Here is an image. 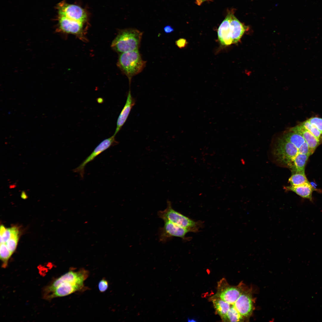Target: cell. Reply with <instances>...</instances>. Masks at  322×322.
I'll list each match as a JSON object with an SVG mask.
<instances>
[{"label": "cell", "instance_id": "1", "mask_svg": "<svg viewBox=\"0 0 322 322\" xmlns=\"http://www.w3.org/2000/svg\"><path fill=\"white\" fill-rule=\"evenodd\" d=\"M143 32L134 28L121 30L113 41L111 46L120 53L138 50Z\"/></svg>", "mask_w": 322, "mask_h": 322}, {"label": "cell", "instance_id": "2", "mask_svg": "<svg viewBox=\"0 0 322 322\" xmlns=\"http://www.w3.org/2000/svg\"><path fill=\"white\" fill-rule=\"evenodd\" d=\"M146 61L143 60L138 50L120 53L117 65L128 77L129 84L132 77L141 72L145 67Z\"/></svg>", "mask_w": 322, "mask_h": 322}, {"label": "cell", "instance_id": "3", "mask_svg": "<svg viewBox=\"0 0 322 322\" xmlns=\"http://www.w3.org/2000/svg\"><path fill=\"white\" fill-rule=\"evenodd\" d=\"M157 215L164 221L170 222L181 227L193 231L196 230L197 222L174 209L171 203L167 201V206L163 210L158 212Z\"/></svg>", "mask_w": 322, "mask_h": 322}, {"label": "cell", "instance_id": "4", "mask_svg": "<svg viewBox=\"0 0 322 322\" xmlns=\"http://www.w3.org/2000/svg\"><path fill=\"white\" fill-rule=\"evenodd\" d=\"M89 275L88 271L84 269L77 271L70 270L55 280L52 284L47 287L44 290V296L51 293L60 285L64 282H70L84 286V282L88 277Z\"/></svg>", "mask_w": 322, "mask_h": 322}, {"label": "cell", "instance_id": "5", "mask_svg": "<svg viewBox=\"0 0 322 322\" xmlns=\"http://www.w3.org/2000/svg\"><path fill=\"white\" fill-rule=\"evenodd\" d=\"M58 16L84 23L87 18L85 10L80 6L66 3L64 1L58 3L56 7Z\"/></svg>", "mask_w": 322, "mask_h": 322}, {"label": "cell", "instance_id": "6", "mask_svg": "<svg viewBox=\"0 0 322 322\" xmlns=\"http://www.w3.org/2000/svg\"><path fill=\"white\" fill-rule=\"evenodd\" d=\"M243 292L240 287L231 286L223 278L217 283L215 295L230 304L233 305Z\"/></svg>", "mask_w": 322, "mask_h": 322}, {"label": "cell", "instance_id": "7", "mask_svg": "<svg viewBox=\"0 0 322 322\" xmlns=\"http://www.w3.org/2000/svg\"><path fill=\"white\" fill-rule=\"evenodd\" d=\"M115 136L113 135L102 141L79 165L73 170V172L79 173L81 178H83L84 174V168L88 163L93 160L97 156L112 146L118 143V142L115 140Z\"/></svg>", "mask_w": 322, "mask_h": 322}, {"label": "cell", "instance_id": "8", "mask_svg": "<svg viewBox=\"0 0 322 322\" xmlns=\"http://www.w3.org/2000/svg\"><path fill=\"white\" fill-rule=\"evenodd\" d=\"M164 222V225L160 229L159 233L160 240L162 242H167L174 237L184 238L188 233L191 231L170 222L165 221Z\"/></svg>", "mask_w": 322, "mask_h": 322}, {"label": "cell", "instance_id": "9", "mask_svg": "<svg viewBox=\"0 0 322 322\" xmlns=\"http://www.w3.org/2000/svg\"><path fill=\"white\" fill-rule=\"evenodd\" d=\"M57 31L77 35L82 34L84 23L59 16H57Z\"/></svg>", "mask_w": 322, "mask_h": 322}, {"label": "cell", "instance_id": "10", "mask_svg": "<svg viewBox=\"0 0 322 322\" xmlns=\"http://www.w3.org/2000/svg\"><path fill=\"white\" fill-rule=\"evenodd\" d=\"M233 306L243 317L250 316L253 310V302L250 293L243 291Z\"/></svg>", "mask_w": 322, "mask_h": 322}, {"label": "cell", "instance_id": "11", "mask_svg": "<svg viewBox=\"0 0 322 322\" xmlns=\"http://www.w3.org/2000/svg\"><path fill=\"white\" fill-rule=\"evenodd\" d=\"M84 286L73 283L66 282L58 287L52 292L44 298L49 300L53 298L68 295L77 291H80Z\"/></svg>", "mask_w": 322, "mask_h": 322}, {"label": "cell", "instance_id": "12", "mask_svg": "<svg viewBox=\"0 0 322 322\" xmlns=\"http://www.w3.org/2000/svg\"><path fill=\"white\" fill-rule=\"evenodd\" d=\"M233 10H230V21L229 29L232 44H235L237 43L240 40L247 27L245 26L235 17Z\"/></svg>", "mask_w": 322, "mask_h": 322}, {"label": "cell", "instance_id": "13", "mask_svg": "<svg viewBox=\"0 0 322 322\" xmlns=\"http://www.w3.org/2000/svg\"><path fill=\"white\" fill-rule=\"evenodd\" d=\"M135 99L132 97L130 89L125 104L117 118L116 127L115 132L113 134L114 136H116L125 123L132 108L135 104Z\"/></svg>", "mask_w": 322, "mask_h": 322}, {"label": "cell", "instance_id": "14", "mask_svg": "<svg viewBox=\"0 0 322 322\" xmlns=\"http://www.w3.org/2000/svg\"><path fill=\"white\" fill-rule=\"evenodd\" d=\"M230 10L227 12V15L219 26L217 31L219 40L222 45L228 46L232 44L230 31Z\"/></svg>", "mask_w": 322, "mask_h": 322}, {"label": "cell", "instance_id": "15", "mask_svg": "<svg viewBox=\"0 0 322 322\" xmlns=\"http://www.w3.org/2000/svg\"><path fill=\"white\" fill-rule=\"evenodd\" d=\"M291 129L299 133L303 136L308 145L312 154L320 144V141L300 124Z\"/></svg>", "mask_w": 322, "mask_h": 322}, {"label": "cell", "instance_id": "16", "mask_svg": "<svg viewBox=\"0 0 322 322\" xmlns=\"http://www.w3.org/2000/svg\"><path fill=\"white\" fill-rule=\"evenodd\" d=\"M216 314L219 315L222 320L225 316L231 306L230 304L223 300L215 295L210 298Z\"/></svg>", "mask_w": 322, "mask_h": 322}, {"label": "cell", "instance_id": "17", "mask_svg": "<svg viewBox=\"0 0 322 322\" xmlns=\"http://www.w3.org/2000/svg\"><path fill=\"white\" fill-rule=\"evenodd\" d=\"M287 189L303 198L310 201L312 200V194L313 188L309 182L297 186H290L288 187Z\"/></svg>", "mask_w": 322, "mask_h": 322}, {"label": "cell", "instance_id": "18", "mask_svg": "<svg viewBox=\"0 0 322 322\" xmlns=\"http://www.w3.org/2000/svg\"><path fill=\"white\" fill-rule=\"evenodd\" d=\"M310 155L298 153L290 167L294 173L305 172V165Z\"/></svg>", "mask_w": 322, "mask_h": 322}, {"label": "cell", "instance_id": "19", "mask_svg": "<svg viewBox=\"0 0 322 322\" xmlns=\"http://www.w3.org/2000/svg\"><path fill=\"white\" fill-rule=\"evenodd\" d=\"M282 137L293 144L298 149L305 142L301 134L291 129L285 133Z\"/></svg>", "mask_w": 322, "mask_h": 322}, {"label": "cell", "instance_id": "20", "mask_svg": "<svg viewBox=\"0 0 322 322\" xmlns=\"http://www.w3.org/2000/svg\"><path fill=\"white\" fill-rule=\"evenodd\" d=\"M10 228V236L6 243L8 248L13 253L16 247L19 238V231L17 227H14Z\"/></svg>", "mask_w": 322, "mask_h": 322}, {"label": "cell", "instance_id": "21", "mask_svg": "<svg viewBox=\"0 0 322 322\" xmlns=\"http://www.w3.org/2000/svg\"><path fill=\"white\" fill-rule=\"evenodd\" d=\"M243 316L233 305L231 306L227 315L222 320L224 322H238L242 321Z\"/></svg>", "mask_w": 322, "mask_h": 322}, {"label": "cell", "instance_id": "22", "mask_svg": "<svg viewBox=\"0 0 322 322\" xmlns=\"http://www.w3.org/2000/svg\"><path fill=\"white\" fill-rule=\"evenodd\" d=\"M289 181L292 186H297L309 182L305 172L295 173L289 178Z\"/></svg>", "mask_w": 322, "mask_h": 322}, {"label": "cell", "instance_id": "23", "mask_svg": "<svg viewBox=\"0 0 322 322\" xmlns=\"http://www.w3.org/2000/svg\"><path fill=\"white\" fill-rule=\"evenodd\" d=\"M6 245L5 243H1L0 244V259L2 262V267L3 268L7 267L8 261L12 254Z\"/></svg>", "mask_w": 322, "mask_h": 322}, {"label": "cell", "instance_id": "24", "mask_svg": "<svg viewBox=\"0 0 322 322\" xmlns=\"http://www.w3.org/2000/svg\"><path fill=\"white\" fill-rule=\"evenodd\" d=\"M300 124L310 131L320 141L322 140V133L316 127L312 125L308 120L302 122Z\"/></svg>", "mask_w": 322, "mask_h": 322}, {"label": "cell", "instance_id": "25", "mask_svg": "<svg viewBox=\"0 0 322 322\" xmlns=\"http://www.w3.org/2000/svg\"><path fill=\"white\" fill-rule=\"evenodd\" d=\"M307 120L312 125L316 127L322 133V118L314 117Z\"/></svg>", "mask_w": 322, "mask_h": 322}, {"label": "cell", "instance_id": "26", "mask_svg": "<svg viewBox=\"0 0 322 322\" xmlns=\"http://www.w3.org/2000/svg\"><path fill=\"white\" fill-rule=\"evenodd\" d=\"M298 153L311 155L310 150L306 142L305 141L298 149Z\"/></svg>", "mask_w": 322, "mask_h": 322}, {"label": "cell", "instance_id": "27", "mask_svg": "<svg viewBox=\"0 0 322 322\" xmlns=\"http://www.w3.org/2000/svg\"><path fill=\"white\" fill-rule=\"evenodd\" d=\"M108 282L105 278L101 280L98 284V288L101 292H103L106 291L108 289Z\"/></svg>", "mask_w": 322, "mask_h": 322}, {"label": "cell", "instance_id": "28", "mask_svg": "<svg viewBox=\"0 0 322 322\" xmlns=\"http://www.w3.org/2000/svg\"><path fill=\"white\" fill-rule=\"evenodd\" d=\"M10 235V228H6L5 232L0 235V243H5Z\"/></svg>", "mask_w": 322, "mask_h": 322}, {"label": "cell", "instance_id": "29", "mask_svg": "<svg viewBox=\"0 0 322 322\" xmlns=\"http://www.w3.org/2000/svg\"><path fill=\"white\" fill-rule=\"evenodd\" d=\"M176 44L179 48H184L186 45L187 42L186 40L183 38H181L176 41Z\"/></svg>", "mask_w": 322, "mask_h": 322}, {"label": "cell", "instance_id": "30", "mask_svg": "<svg viewBox=\"0 0 322 322\" xmlns=\"http://www.w3.org/2000/svg\"><path fill=\"white\" fill-rule=\"evenodd\" d=\"M163 30L167 34L171 33L174 31V28L169 25H166L164 27Z\"/></svg>", "mask_w": 322, "mask_h": 322}, {"label": "cell", "instance_id": "31", "mask_svg": "<svg viewBox=\"0 0 322 322\" xmlns=\"http://www.w3.org/2000/svg\"><path fill=\"white\" fill-rule=\"evenodd\" d=\"M208 0H196V3L198 5H201L203 2Z\"/></svg>", "mask_w": 322, "mask_h": 322}, {"label": "cell", "instance_id": "32", "mask_svg": "<svg viewBox=\"0 0 322 322\" xmlns=\"http://www.w3.org/2000/svg\"><path fill=\"white\" fill-rule=\"evenodd\" d=\"M21 197L24 199H25L27 198V196L24 191H22L21 194Z\"/></svg>", "mask_w": 322, "mask_h": 322}]
</instances>
